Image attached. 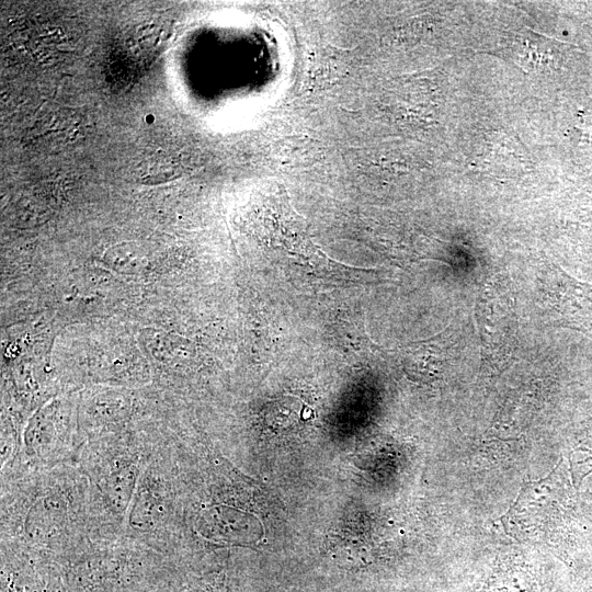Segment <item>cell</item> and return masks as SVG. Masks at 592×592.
I'll use <instances>...</instances> for the list:
<instances>
[{"label":"cell","instance_id":"obj_5","mask_svg":"<svg viewBox=\"0 0 592 592\" xmlns=\"http://www.w3.org/2000/svg\"><path fill=\"white\" fill-rule=\"evenodd\" d=\"M490 145L492 146H488L485 151L486 156L482 160L483 163L490 168H497L500 166L502 168L515 169L517 168L516 162L521 163L520 161L524 160L521 159L520 156L515 155V152L517 153V148L515 149L513 146L515 145L514 141H512L509 137L502 140L498 139L494 141V144Z\"/></svg>","mask_w":592,"mask_h":592},{"label":"cell","instance_id":"obj_3","mask_svg":"<svg viewBox=\"0 0 592 592\" xmlns=\"http://www.w3.org/2000/svg\"><path fill=\"white\" fill-rule=\"evenodd\" d=\"M501 47V54L524 71H544L559 68L570 45L531 30H519L509 33Z\"/></svg>","mask_w":592,"mask_h":592},{"label":"cell","instance_id":"obj_1","mask_svg":"<svg viewBox=\"0 0 592 592\" xmlns=\"http://www.w3.org/2000/svg\"><path fill=\"white\" fill-rule=\"evenodd\" d=\"M570 468L560 459L544 478L523 483L500 522L506 535L522 543L565 550L577 521V494Z\"/></svg>","mask_w":592,"mask_h":592},{"label":"cell","instance_id":"obj_4","mask_svg":"<svg viewBox=\"0 0 592 592\" xmlns=\"http://www.w3.org/2000/svg\"><path fill=\"white\" fill-rule=\"evenodd\" d=\"M463 592H547L544 576L519 558L497 561Z\"/></svg>","mask_w":592,"mask_h":592},{"label":"cell","instance_id":"obj_6","mask_svg":"<svg viewBox=\"0 0 592 592\" xmlns=\"http://www.w3.org/2000/svg\"><path fill=\"white\" fill-rule=\"evenodd\" d=\"M173 172L171 161L153 159L145 162L140 179L144 183H161L171 180Z\"/></svg>","mask_w":592,"mask_h":592},{"label":"cell","instance_id":"obj_2","mask_svg":"<svg viewBox=\"0 0 592 592\" xmlns=\"http://www.w3.org/2000/svg\"><path fill=\"white\" fill-rule=\"evenodd\" d=\"M1 592H68L62 567L43 555H2Z\"/></svg>","mask_w":592,"mask_h":592}]
</instances>
